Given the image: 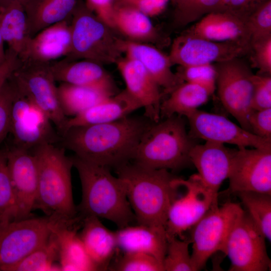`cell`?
<instances>
[{
	"label": "cell",
	"instance_id": "1",
	"mask_svg": "<svg viewBox=\"0 0 271 271\" xmlns=\"http://www.w3.org/2000/svg\"><path fill=\"white\" fill-rule=\"evenodd\" d=\"M153 121L130 116L101 124L72 126L60 137L62 147L85 161L108 168L132 161L144 132Z\"/></svg>",
	"mask_w": 271,
	"mask_h": 271
},
{
	"label": "cell",
	"instance_id": "2",
	"mask_svg": "<svg viewBox=\"0 0 271 271\" xmlns=\"http://www.w3.org/2000/svg\"><path fill=\"white\" fill-rule=\"evenodd\" d=\"M138 224L166 228L168 212L183 187L181 178L169 170L146 167L128 162L116 167Z\"/></svg>",
	"mask_w": 271,
	"mask_h": 271
},
{
	"label": "cell",
	"instance_id": "3",
	"mask_svg": "<svg viewBox=\"0 0 271 271\" xmlns=\"http://www.w3.org/2000/svg\"><path fill=\"white\" fill-rule=\"evenodd\" d=\"M73 167L79 174L82 187V199L77 207L81 218L94 216L108 220L118 228L136 221L128 202L125 186L109 168L91 163L74 155Z\"/></svg>",
	"mask_w": 271,
	"mask_h": 271
},
{
	"label": "cell",
	"instance_id": "4",
	"mask_svg": "<svg viewBox=\"0 0 271 271\" xmlns=\"http://www.w3.org/2000/svg\"><path fill=\"white\" fill-rule=\"evenodd\" d=\"M35 155L38 172L35 209L42 211L53 221L75 219L78 213L72 195L71 157L65 149L44 144L31 150Z\"/></svg>",
	"mask_w": 271,
	"mask_h": 271
},
{
	"label": "cell",
	"instance_id": "5",
	"mask_svg": "<svg viewBox=\"0 0 271 271\" xmlns=\"http://www.w3.org/2000/svg\"><path fill=\"white\" fill-rule=\"evenodd\" d=\"M195 144L182 116L174 115L151 123L142 136L132 161L152 169L180 170L191 163L189 154Z\"/></svg>",
	"mask_w": 271,
	"mask_h": 271
},
{
	"label": "cell",
	"instance_id": "6",
	"mask_svg": "<svg viewBox=\"0 0 271 271\" xmlns=\"http://www.w3.org/2000/svg\"><path fill=\"white\" fill-rule=\"evenodd\" d=\"M71 48L67 57L101 64L116 63L122 54V39L85 5L79 3L70 18Z\"/></svg>",
	"mask_w": 271,
	"mask_h": 271
},
{
	"label": "cell",
	"instance_id": "7",
	"mask_svg": "<svg viewBox=\"0 0 271 271\" xmlns=\"http://www.w3.org/2000/svg\"><path fill=\"white\" fill-rule=\"evenodd\" d=\"M10 79L17 90L49 117L61 137L64 132L68 118L60 105L57 86L50 63L31 59L22 61Z\"/></svg>",
	"mask_w": 271,
	"mask_h": 271
},
{
	"label": "cell",
	"instance_id": "8",
	"mask_svg": "<svg viewBox=\"0 0 271 271\" xmlns=\"http://www.w3.org/2000/svg\"><path fill=\"white\" fill-rule=\"evenodd\" d=\"M240 58L215 65L217 71L216 86L224 107L240 126L250 132L248 118L253 111L251 101L254 74Z\"/></svg>",
	"mask_w": 271,
	"mask_h": 271
},
{
	"label": "cell",
	"instance_id": "9",
	"mask_svg": "<svg viewBox=\"0 0 271 271\" xmlns=\"http://www.w3.org/2000/svg\"><path fill=\"white\" fill-rule=\"evenodd\" d=\"M243 211L239 204L227 202L211 208L191 228V256L196 270L203 268L213 254L222 252L227 236Z\"/></svg>",
	"mask_w": 271,
	"mask_h": 271
},
{
	"label": "cell",
	"instance_id": "10",
	"mask_svg": "<svg viewBox=\"0 0 271 271\" xmlns=\"http://www.w3.org/2000/svg\"><path fill=\"white\" fill-rule=\"evenodd\" d=\"M265 237L244 210L233 225L222 253L229 258L230 271H266L271 261Z\"/></svg>",
	"mask_w": 271,
	"mask_h": 271
},
{
	"label": "cell",
	"instance_id": "11",
	"mask_svg": "<svg viewBox=\"0 0 271 271\" xmlns=\"http://www.w3.org/2000/svg\"><path fill=\"white\" fill-rule=\"evenodd\" d=\"M15 88L10 130L13 137V145L32 150L42 144L60 142V136L55 130L47 114L31 99L20 92L16 86Z\"/></svg>",
	"mask_w": 271,
	"mask_h": 271
},
{
	"label": "cell",
	"instance_id": "12",
	"mask_svg": "<svg viewBox=\"0 0 271 271\" xmlns=\"http://www.w3.org/2000/svg\"><path fill=\"white\" fill-rule=\"evenodd\" d=\"M51 233L47 216L0 223V271H5L42 245Z\"/></svg>",
	"mask_w": 271,
	"mask_h": 271
},
{
	"label": "cell",
	"instance_id": "13",
	"mask_svg": "<svg viewBox=\"0 0 271 271\" xmlns=\"http://www.w3.org/2000/svg\"><path fill=\"white\" fill-rule=\"evenodd\" d=\"M185 116L188 120L191 138L234 145L239 148L271 149V140L259 137L218 114L196 109Z\"/></svg>",
	"mask_w": 271,
	"mask_h": 271
},
{
	"label": "cell",
	"instance_id": "14",
	"mask_svg": "<svg viewBox=\"0 0 271 271\" xmlns=\"http://www.w3.org/2000/svg\"><path fill=\"white\" fill-rule=\"evenodd\" d=\"M228 193L251 191L271 195V149H234Z\"/></svg>",
	"mask_w": 271,
	"mask_h": 271
},
{
	"label": "cell",
	"instance_id": "15",
	"mask_svg": "<svg viewBox=\"0 0 271 271\" xmlns=\"http://www.w3.org/2000/svg\"><path fill=\"white\" fill-rule=\"evenodd\" d=\"M250 49L236 42L208 40L184 32L174 40L168 56L172 65L194 66L239 58Z\"/></svg>",
	"mask_w": 271,
	"mask_h": 271
},
{
	"label": "cell",
	"instance_id": "16",
	"mask_svg": "<svg viewBox=\"0 0 271 271\" xmlns=\"http://www.w3.org/2000/svg\"><path fill=\"white\" fill-rule=\"evenodd\" d=\"M14 195L15 220L31 217L36 201L38 172L36 157L31 150L14 145L4 149Z\"/></svg>",
	"mask_w": 271,
	"mask_h": 271
},
{
	"label": "cell",
	"instance_id": "17",
	"mask_svg": "<svg viewBox=\"0 0 271 271\" xmlns=\"http://www.w3.org/2000/svg\"><path fill=\"white\" fill-rule=\"evenodd\" d=\"M180 181L185 193L170 206L166 231L167 237L179 236L184 239L183 233L191 229L211 207L218 205L196 174L188 180L181 178Z\"/></svg>",
	"mask_w": 271,
	"mask_h": 271
},
{
	"label": "cell",
	"instance_id": "18",
	"mask_svg": "<svg viewBox=\"0 0 271 271\" xmlns=\"http://www.w3.org/2000/svg\"><path fill=\"white\" fill-rule=\"evenodd\" d=\"M234 151L224 144L208 141L195 144L190 150L191 163L198 172L196 175L216 202L221 184L228 178Z\"/></svg>",
	"mask_w": 271,
	"mask_h": 271
},
{
	"label": "cell",
	"instance_id": "19",
	"mask_svg": "<svg viewBox=\"0 0 271 271\" xmlns=\"http://www.w3.org/2000/svg\"><path fill=\"white\" fill-rule=\"evenodd\" d=\"M125 85L126 91L145 109V116L153 122L161 118L162 94L159 86L138 61L120 58L116 63Z\"/></svg>",
	"mask_w": 271,
	"mask_h": 271
},
{
	"label": "cell",
	"instance_id": "20",
	"mask_svg": "<svg viewBox=\"0 0 271 271\" xmlns=\"http://www.w3.org/2000/svg\"><path fill=\"white\" fill-rule=\"evenodd\" d=\"M50 66L56 82L94 87L112 95L117 93L113 79L100 63L65 57L50 63Z\"/></svg>",
	"mask_w": 271,
	"mask_h": 271
},
{
	"label": "cell",
	"instance_id": "21",
	"mask_svg": "<svg viewBox=\"0 0 271 271\" xmlns=\"http://www.w3.org/2000/svg\"><path fill=\"white\" fill-rule=\"evenodd\" d=\"M185 33L216 42H233L250 47L245 22L227 11L207 14Z\"/></svg>",
	"mask_w": 271,
	"mask_h": 271
},
{
	"label": "cell",
	"instance_id": "22",
	"mask_svg": "<svg viewBox=\"0 0 271 271\" xmlns=\"http://www.w3.org/2000/svg\"><path fill=\"white\" fill-rule=\"evenodd\" d=\"M121 48L125 57L136 60L142 64L159 87L170 93L183 83L172 72V64L168 55L156 47L147 44L129 40H121Z\"/></svg>",
	"mask_w": 271,
	"mask_h": 271
},
{
	"label": "cell",
	"instance_id": "23",
	"mask_svg": "<svg viewBox=\"0 0 271 271\" xmlns=\"http://www.w3.org/2000/svg\"><path fill=\"white\" fill-rule=\"evenodd\" d=\"M78 217L67 221L50 220V228L55 234L59 247V262L61 270H97L89 258L77 232L75 223Z\"/></svg>",
	"mask_w": 271,
	"mask_h": 271
},
{
	"label": "cell",
	"instance_id": "24",
	"mask_svg": "<svg viewBox=\"0 0 271 271\" xmlns=\"http://www.w3.org/2000/svg\"><path fill=\"white\" fill-rule=\"evenodd\" d=\"M70 19L44 28L31 39L27 59L50 63L68 57L71 48Z\"/></svg>",
	"mask_w": 271,
	"mask_h": 271
},
{
	"label": "cell",
	"instance_id": "25",
	"mask_svg": "<svg viewBox=\"0 0 271 271\" xmlns=\"http://www.w3.org/2000/svg\"><path fill=\"white\" fill-rule=\"evenodd\" d=\"M115 234L117 248L123 253H146L163 263L168 241L165 227L129 225L119 228Z\"/></svg>",
	"mask_w": 271,
	"mask_h": 271
},
{
	"label": "cell",
	"instance_id": "26",
	"mask_svg": "<svg viewBox=\"0 0 271 271\" xmlns=\"http://www.w3.org/2000/svg\"><path fill=\"white\" fill-rule=\"evenodd\" d=\"M82 220L79 235L89 258L97 270H107L118 248L115 232L107 228L97 217L86 216Z\"/></svg>",
	"mask_w": 271,
	"mask_h": 271
},
{
	"label": "cell",
	"instance_id": "27",
	"mask_svg": "<svg viewBox=\"0 0 271 271\" xmlns=\"http://www.w3.org/2000/svg\"><path fill=\"white\" fill-rule=\"evenodd\" d=\"M140 108H142L141 104L125 89L106 98L82 113L68 118L65 131L72 126L114 121L128 116Z\"/></svg>",
	"mask_w": 271,
	"mask_h": 271
},
{
	"label": "cell",
	"instance_id": "28",
	"mask_svg": "<svg viewBox=\"0 0 271 271\" xmlns=\"http://www.w3.org/2000/svg\"><path fill=\"white\" fill-rule=\"evenodd\" d=\"M0 33L7 49L25 60L32 38L24 5L12 2L0 8Z\"/></svg>",
	"mask_w": 271,
	"mask_h": 271
},
{
	"label": "cell",
	"instance_id": "29",
	"mask_svg": "<svg viewBox=\"0 0 271 271\" xmlns=\"http://www.w3.org/2000/svg\"><path fill=\"white\" fill-rule=\"evenodd\" d=\"M79 0H30L24 6L31 38L54 24L71 18Z\"/></svg>",
	"mask_w": 271,
	"mask_h": 271
},
{
	"label": "cell",
	"instance_id": "30",
	"mask_svg": "<svg viewBox=\"0 0 271 271\" xmlns=\"http://www.w3.org/2000/svg\"><path fill=\"white\" fill-rule=\"evenodd\" d=\"M112 24L113 28L117 29L129 41L157 42L160 39L150 17L127 5L115 3Z\"/></svg>",
	"mask_w": 271,
	"mask_h": 271
},
{
	"label": "cell",
	"instance_id": "31",
	"mask_svg": "<svg viewBox=\"0 0 271 271\" xmlns=\"http://www.w3.org/2000/svg\"><path fill=\"white\" fill-rule=\"evenodd\" d=\"M170 94L169 97L161 102V117L185 116L206 103L211 95L205 88L186 82L179 84Z\"/></svg>",
	"mask_w": 271,
	"mask_h": 271
},
{
	"label": "cell",
	"instance_id": "32",
	"mask_svg": "<svg viewBox=\"0 0 271 271\" xmlns=\"http://www.w3.org/2000/svg\"><path fill=\"white\" fill-rule=\"evenodd\" d=\"M57 92L61 108L67 117H74L113 96L98 88L65 83H60Z\"/></svg>",
	"mask_w": 271,
	"mask_h": 271
},
{
	"label": "cell",
	"instance_id": "33",
	"mask_svg": "<svg viewBox=\"0 0 271 271\" xmlns=\"http://www.w3.org/2000/svg\"><path fill=\"white\" fill-rule=\"evenodd\" d=\"M56 261H59V247L51 230L45 243L5 271L61 270L60 265H55Z\"/></svg>",
	"mask_w": 271,
	"mask_h": 271
},
{
	"label": "cell",
	"instance_id": "34",
	"mask_svg": "<svg viewBox=\"0 0 271 271\" xmlns=\"http://www.w3.org/2000/svg\"><path fill=\"white\" fill-rule=\"evenodd\" d=\"M265 238L271 240V195L251 191L235 193Z\"/></svg>",
	"mask_w": 271,
	"mask_h": 271
},
{
	"label": "cell",
	"instance_id": "35",
	"mask_svg": "<svg viewBox=\"0 0 271 271\" xmlns=\"http://www.w3.org/2000/svg\"><path fill=\"white\" fill-rule=\"evenodd\" d=\"M167 241L164 271H196L189 251L190 240L172 236L167 237Z\"/></svg>",
	"mask_w": 271,
	"mask_h": 271
},
{
	"label": "cell",
	"instance_id": "36",
	"mask_svg": "<svg viewBox=\"0 0 271 271\" xmlns=\"http://www.w3.org/2000/svg\"><path fill=\"white\" fill-rule=\"evenodd\" d=\"M16 207L4 149H0V223L15 220Z\"/></svg>",
	"mask_w": 271,
	"mask_h": 271
},
{
	"label": "cell",
	"instance_id": "37",
	"mask_svg": "<svg viewBox=\"0 0 271 271\" xmlns=\"http://www.w3.org/2000/svg\"><path fill=\"white\" fill-rule=\"evenodd\" d=\"M182 82L192 83L205 88L212 95L216 89L217 71L212 64L179 66L176 73Z\"/></svg>",
	"mask_w": 271,
	"mask_h": 271
},
{
	"label": "cell",
	"instance_id": "38",
	"mask_svg": "<svg viewBox=\"0 0 271 271\" xmlns=\"http://www.w3.org/2000/svg\"><path fill=\"white\" fill-rule=\"evenodd\" d=\"M108 269L116 271H164L163 263L155 257L142 252H127Z\"/></svg>",
	"mask_w": 271,
	"mask_h": 271
},
{
	"label": "cell",
	"instance_id": "39",
	"mask_svg": "<svg viewBox=\"0 0 271 271\" xmlns=\"http://www.w3.org/2000/svg\"><path fill=\"white\" fill-rule=\"evenodd\" d=\"M250 45L271 37V0L253 12L246 19Z\"/></svg>",
	"mask_w": 271,
	"mask_h": 271
},
{
	"label": "cell",
	"instance_id": "40",
	"mask_svg": "<svg viewBox=\"0 0 271 271\" xmlns=\"http://www.w3.org/2000/svg\"><path fill=\"white\" fill-rule=\"evenodd\" d=\"M15 92V86L10 78L0 90V145L10 133L11 109Z\"/></svg>",
	"mask_w": 271,
	"mask_h": 271
},
{
	"label": "cell",
	"instance_id": "41",
	"mask_svg": "<svg viewBox=\"0 0 271 271\" xmlns=\"http://www.w3.org/2000/svg\"><path fill=\"white\" fill-rule=\"evenodd\" d=\"M253 83L252 110L271 108V76L254 74Z\"/></svg>",
	"mask_w": 271,
	"mask_h": 271
},
{
	"label": "cell",
	"instance_id": "42",
	"mask_svg": "<svg viewBox=\"0 0 271 271\" xmlns=\"http://www.w3.org/2000/svg\"><path fill=\"white\" fill-rule=\"evenodd\" d=\"M251 61L258 74L271 75V37L250 45Z\"/></svg>",
	"mask_w": 271,
	"mask_h": 271
},
{
	"label": "cell",
	"instance_id": "43",
	"mask_svg": "<svg viewBox=\"0 0 271 271\" xmlns=\"http://www.w3.org/2000/svg\"><path fill=\"white\" fill-rule=\"evenodd\" d=\"M226 11L225 0H196L184 18L181 27L196 21L204 15Z\"/></svg>",
	"mask_w": 271,
	"mask_h": 271
},
{
	"label": "cell",
	"instance_id": "44",
	"mask_svg": "<svg viewBox=\"0 0 271 271\" xmlns=\"http://www.w3.org/2000/svg\"><path fill=\"white\" fill-rule=\"evenodd\" d=\"M248 123L251 132L271 140V108L253 110L249 116Z\"/></svg>",
	"mask_w": 271,
	"mask_h": 271
},
{
	"label": "cell",
	"instance_id": "45",
	"mask_svg": "<svg viewBox=\"0 0 271 271\" xmlns=\"http://www.w3.org/2000/svg\"><path fill=\"white\" fill-rule=\"evenodd\" d=\"M268 0H225L226 11L246 21L248 17Z\"/></svg>",
	"mask_w": 271,
	"mask_h": 271
},
{
	"label": "cell",
	"instance_id": "46",
	"mask_svg": "<svg viewBox=\"0 0 271 271\" xmlns=\"http://www.w3.org/2000/svg\"><path fill=\"white\" fill-rule=\"evenodd\" d=\"M114 4V0H86L85 5L99 19L112 29Z\"/></svg>",
	"mask_w": 271,
	"mask_h": 271
},
{
	"label": "cell",
	"instance_id": "47",
	"mask_svg": "<svg viewBox=\"0 0 271 271\" xmlns=\"http://www.w3.org/2000/svg\"><path fill=\"white\" fill-rule=\"evenodd\" d=\"M169 0H131L123 4L134 7L150 18L163 12Z\"/></svg>",
	"mask_w": 271,
	"mask_h": 271
},
{
	"label": "cell",
	"instance_id": "48",
	"mask_svg": "<svg viewBox=\"0 0 271 271\" xmlns=\"http://www.w3.org/2000/svg\"><path fill=\"white\" fill-rule=\"evenodd\" d=\"M14 52L7 49L4 60L0 63V90L22 63Z\"/></svg>",
	"mask_w": 271,
	"mask_h": 271
},
{
	"label": "cell",
	"instance_id": "49",
	"mask_svg": "<svg viewBox=\"0 0 271 271\" xmlns=\"http://www.w3.org/2000/svg\"><path fill=\"white\" fill-rule=\"evenodd\" d=\"M196 0H176L174 4L173 24L177 28H180L181 24L190 10Z\"/></svg>",
	"mask_w": 271,
	"mask_h": 271
},
{
	"label": "cell",
	"instance_id": "50",
	"mask_svg": "<svg viewBox=\"0 0 271 271\" xmlns=\"http://www.w3.org/2000/svg\"><path fill=\"white\" fill-rule=\"evenodd\" d=\"M6 57V51L4 49V42L0 33V63L5 59Z\"/></svg>",
	"mask_w": 271,
	"mask_h": 271
},
{
	"label": "cell",
	"instance_id": "51",
	"mask_svg": "<svg viewBox=\"0 0 271 271\" xmlns=\"http://www.w3.org/2000/svg\"><path fill=\"white\" fill-rule=\"evenodd\" d=\"M30 0H0V8L12 2H18L25 5Z\"/></svg>",
	"mask_w": 271,
	"mask_h": 271
},
{
	"label": "cell",
	"instance_id": "52",
	"mask_svg": "<svg viewBox=\"0 0 271 271\" xmlns=\"http://www.w3.org/2000/svg\"><path fill=\"white\" fill-rule=\"evenodd\" d=\"M117 3L121 4H126L131 0H116Z\"/></svg>",
	"mask_w": 271,
	"mask_h": 271
},
{
	"label": "cell",
	"instance_id": "53",
	"mask_svg": "<svg viewBox=\"0 0 271 271\" xmlns=\"http://www.w3.org/2000/svg\"><path fill=\"white\" fill-rule=\"evenodd\" d=\"M170 1L172 2V3H173V4L174 5L176 0H170Z\"/></svg>",
	"mask_w": 271,
	"mask_h": 271
}]
</instances>
